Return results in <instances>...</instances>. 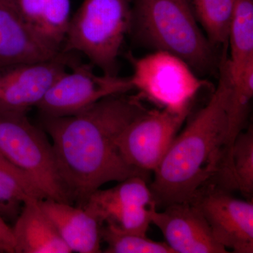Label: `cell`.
<instances>
[{
  "mask_svg": "<svg viewBox=\"0 0 253 253\" xmlns=\"http://www.w3.org/2000/svg\"><path fill=\"white\" fill-rule=\"evenodd\" d=\"M25 22L44 44L62 49L71 20V0H14Z\"/></svg>",
  "mask_w": 253,
  "mask_h": 253,
  "instance_id": "obj_16",
  "label": "cell"
},
{
  "mask_svg": "<svg viewBox=\"0 0 253 253\" xmlns=\"http://www.w3.org/2000/svg\"><path fill=\"white\" fill-rule=\"evenodd\" d=\"M151 206V223L163 233L174 253H225L227 250L214 239L199 208L193 203L166 206L163 212Z\"/></svg>",
  "mask_w": 253,
  "mask_h": 253,
  "instance_id": "obj_12",
  "label": "cell"
},
{
  "mask_svg": "<svg viewBox=\"0 0 253 253\" xmlns=\"http://www.w3.org/2000/svg\"><path fill=\"white\" fill-rule=\"evenodd\" d=\"M71 252L101 253V225L84 208L51 199L39 201Z\"/></svg>",
  "mask_w": 253,
  "mask_h": 253,
  "instance_id": "obj_14",
  "label": "cell"
},
{
  "mask_svg": "<svg viewBox=\"0 0 253 253\" xmlns=\"http://www.w3.org/2000/svg\"><path fill=\"white\" fill-rule=\"evenodd\" d=\"M215 176L226 189L238 190L248 197L253 192V130L252 126L236 136L222 158Z\"/></svg>",
  "mask_w": 253,
  "mask_h": 253,
  "instance_id": "obj_17",
  "label": "cell"
},
{
  "mask_svg": "<svg viewBox=\"0 0 253 253\" xmlns=\"http://www.w3.org/2000/svg\"><path fill=\"white\" fill-rule=\"evenodd\" d=\"M133 89L139 99H145L179 114L189 115L193 100L207 86L184 60L167 51L156 50L141 58L129 54Z\"/></svg>",
  "mask_w": 253,
  "mask_h": 253,
  "instance_id": "obj_6",
  "label": "cell"
},
{
  "mask_svg": "<svg viewBox=\"0 0 253 253\" xmlns=\"http://www.w3.org/2000/svg\"><path fill=\"white\" fill-rule=\"evenodd\" d=\"M132 16V0H84L70 20L61 51L81 52L103 74L116 76Z\"/></svg>",
  "mask_w": 253,
  "mask_h": 253,
  "instance_id": "obj_4",
  "label": "cell"
},
{
  "mask_svg": "<svg viewBox=\"0 0 253 253\" xmlns=\"http://www.w3.org/2000/svg\"><path fill=\"white\" fill-rule=\"evenodd\" d=\"M60 52L51 49L33 33L14 0H0V67L47 61Z\"/></svg>",
  "mask_w": 253,
  "mask_h": 253,
  "instance_id": "obj_13",
  "label": "cell"
},
{
  "mask_svg": "<svg viewBox=\"0 0 253 253\" xmlns=\"http://www.w3.org/2000/svg\"><path fill=\"white\" fill-rule=\"evenodd\" d=\"M221 246L236 253H253V204L236 199L221 189L200 191L192 201Z\"/></svg>",
  "mask_w": 253,
  "mask_h": 253,
  "instance_id": "obj_11",
  "label": "cell"
},
{
  "mask_svg": "<svg viewBox=\"0 0 253 253\" xmlns=\"http://www.w3.org/2000/svg\"><path fill=\"white\" fill-rule=\"evenodd\" d=\"M231 91L226 57H223L219 82L209 102L175 136L154 170L150 189L156 206L191 203L215 176L224 155Z\"/></svg>",
  "mask_w": 253,
  "mask_h": 253,
  "instance_id": "obj_2",
  "label": "cell"
},
{
  "mask_svg": "<svg viewBox=\"0 0 253 253\" xmlns=\"http://www.w3.org/2000/svg\"><path fill=\"white\" fill-rule=\"evenodd\" d=\"M196 21L214 48L226 53L229 25L235 0H188Z\"/></svg>",
  "mask_w": 253,
  "mask_h": 253,
  "instance_id": "obj_20",
  "label": "cell"
},
{
  "mask_svg": "<svg viewBox=\"0 0 253 253\" xmlns=\"http://www.w3.org/2000/svg\"><path fill=\"white\" fill-rule=\"evenodd\" d=\"M61 51L47 61L0 67V112L28 113L36 107L54 81L76 60Z\"/></svg>",
  "mask_w": 253,
  "mask_h": 253,
  "instance_id": "obj_10",
  "label": "cell"
},
{
  "mask_svg": "<svg viewBox=\"0 0 253 253\" xmlns=\"http://www.w3.org/2000/svg\"><path fill=\"white\" fill-rule=\"evenodd\" d=\"M0 158L26 174L46 199L73 204L46 132L26 113L0 112Z\"/></svg>",
  "mask_w": 253,
  "mask_h": 253,
  "instance_id": "obj_5",
  "label": "cell"
},
{
  "mask_svg": "<svg viewBox=\"0 0 253 253\" xmlns=\"http://www.w3.org/2000/svg\"><path fill=\"white\" fill-rule=\"evenodd\" d=\"M12 230L16 253H72L39 201L23 206Z\"/></svg>",
  "mask_w": 253,
  "mask_h": 253,
  "instance_id": "obj_15",
  "label": "cell"
},
{
  "mask_svg": "<svg viewBox=\"0 0 253 253\" xmlns=\"http://www.w3.org/2000/svg\"><path fill=\"white\" fill-rule=\"evenodd\" d=\"M101 241L108 253H174L166 242H158L146 236L131 234L112 224L101 225Z\"/></svg>",
  "mask_w": 253,
  "mask_h": 253,
  "instance_id": "obj_21",
  "label": "cell"
},
{
  "mask_svg": "<svg viewBox=\"0 0 253 253\" xmlns=\"http://www.w3.org/2000/svg\"><path fill=\"white\" fill-rule=\"evenodd\" d=\"M187 116L166 109H146L118 136L117 146L123 159L144 172L154 171Z\"/></svg>",
  "mask_w": 253,
  "mask_h": 253,
  "instance_id": "obj_8",
  "label": "cell"
},
{
  "mask_svg": "<svg viewBox=\"0 0 253 253\" xmlns=\"http://www.w3.org/2000/svg\"><path fill=\"white\" fill-rule=\"evenodd\" d=\"M44 199L45 195L26 174L0 158V214L3 217L17 218L25 204Z\"/></svg>",
  "mask_w": 253,
  "mask_h": 253,
  "instance_id": "obj_19",
  "label": "cell"
},
{
  "mask_svg": "<svg viewBox=\"0 0 253 253\" xmlns=\"http://www.w3.org/2000/svg\"><path fill=\"white\" fill-rule=\"evenodd\" d=\"M130 32L150 47L176 55L197 72L215 67L214 48L188 0H134Z\"/></svg>",
  "mask_w": 253,
  "mask_h": 253,
  "instance_id": "obj_3",
  "label": "cell"
},
{
  "mask_svg": "<svg viewBox=\"0 0 253 253\" xmlns=\"http://www.w3.org/2000/svg\"><path fill=\"white\" fill-rule=\"evenodd\" d=\"M93 65L75 61L49 88L36 108L44 117H64L84 111L100 100L133 89L130 77L96 75Z\"/></svg>",
  "mask_w": 253,
  "mask_h": 253,
  "instance_id": "obj_7",
  "label": "cell"
},
{
  "mask_svg": "<svg viewBox=\"0 0 253 253\" xmlns=\"http://www.w3.org/2000/svg\"><path fill=\"white\" fill-rule=\"evenodd\" d=\"M155 204L144 176H134L111 189L96 190L82 208L101 224H112L126 232L146 236L151 224V208Z\"/></svg>",
  "mask_w": 253,
  "mask_h": 253,
  "instance_id": "obj_9",
  "label": "cell"
},
{
  "mask_svg": "<svg viewBox=\"0 0 253 253\" xmlns=\"http://www.w3.org/2000/svg\"><path fill=\"white\" fill-rule=\"evenodd\" d=\"M230 56L226 65L231 77L253 63V0H235L228 35Z\"/></svg>",
  "mask_w": 253,
  "mask_h": 253,
  "instance_id": "obj_18",
  "label": "cell"
},
{
  "mask_svg": "<svg viewBox=\"0 0 253 253\" xmlns=\"http://www.w3.org/2000/svg\"><path fill=\"white\" fill-rule=\"evenodd\" d=\"M16 253L12 227L0 214V253Z\"/></svg>",
  "mask_w": 253,
  "mask_h": 253,
  "instance_id": "obj_22",
  "label": "cell"
},
{
  "mask_svg": "<svg viewBox=\"0 0 253 253\" xmlns=\"http://www.w3.org/2000/svg\"><path fill=\"white\" fill-rule=\"evenodd\" d=\"M125 94L108 96L73 116H42L60 176L79 207L106 183L145 177L146 172L127 164L117 146L125 128L146 110L137 96Z\"/></svg>",
  "mask_w": 253,
  "mask_h": 253,
  "instance_id": "obj_1",
  "label": "cell"
}]
</instances>
